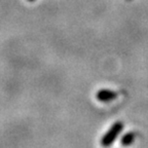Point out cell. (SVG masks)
Listing matches in <instances>:
<instances>
[{
	"instance_id": "obj_4",
	"label": "cell",
	"mask_w": 148,
	"mask_h": 148,
	"mask_svg": "<svg viewBox=\"0 0 148 148\" xmlns=\"http://www.w3.org/2000/svg\"><path fill=\"white\" fill-rule=\"evenodd\" d=\"M28 1H30V2H33V1H35V0H28Z\"/></svg>"
},
{
	"instance_id": "obj_2",
	"label": "cell",
	"mask_w": 148,
	"mask_h": 148,
	"mask_svg": "<svg viewBox=\"0 0 148 148\" xmlns=\"http://www.w3.org/2000/svg\"><path fill=\"white\" fill-rule=\"evenodd\" d=\"M117 97V92L110 90H100L96 94V98L100 102H110L113 101Z\"/></svg>"
},
{
	"instance_id": "obj_3",
	"label": "cell",
	"mask_w": 148,
	"mask_h": 148,
	"mask_svg": "<svg viewBox=\"0 0 148 148\" xmlns=\"http://www.w3.org/2000/svg\"><path fill=\"white\" fill-rule=\"evenodd\" d=\"M135 138H136V135L133 132L125 133L123 137H121V140H120V143L123 144V146H130L132 145L135 142Z\"/></svg>"
},
{
	"instance_id": "obj_1",
	"label": "cell",
	"mask_w": 148,
	"mask_h": 148,
	"mask_svg": "<svg viewBox=\"0 0 148 148\" xmlns=\"http://www.w3.org/2000/svg\"><path fill=\"white\" fill-rule=\"evenodd\" d=\"M123 130V123L121 121H116L111 125L110 129L105 133V135L101 139V145L104 147H109L111 144L116 140L121 131Z\"/></svg>"
}]
</instances>
